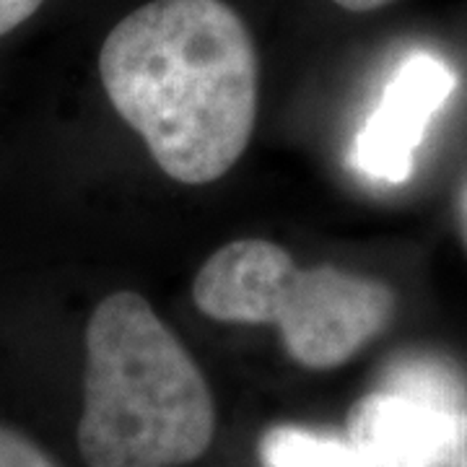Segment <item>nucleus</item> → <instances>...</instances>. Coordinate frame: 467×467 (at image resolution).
<instances>
[{"instance_id": "obj_1", "label": "nucleus", "mask_w": 467, "mask_h": 467, "mask_svg": "<svg viewBox=\"0 0 467 467\" xmlns=\"http://www.w3.org/2000/svg\"><path fill=\"white\" fill-rule=\"evenodd\" d=\"M104 91L171 180L208 184L242 159L257 117V52L223 0H150L107 34Z\"/></svg>"}, {"instance_id": "obj_2", "label": "nucleus", "mask_w": 467, "mask_h": 467, "mask_svg": "<svg viewBox=\"0 0 467 467\" xmlns=\"http://www.w3.org/2000/svg\"><path fill=\"white\" fill-rule=\"evenodd\" d=\"M213 434V395L182 340L140 294H109L86 327V465L184 467L201 460Z\"/></svg>"}, {"instance_id": "obj_3", "label": "nucleus", "mask_w": 467, "mask_h": 467, "mask_svg": "<svg viewBox=\"0 0 467 467\" xmlns=\"http://www.w3.org/2000/svg\"><path fill=\"white\" fill-rule=\"evenodd\" d=\"M192 296L218 322L273 325L304 368L343 367L389 325V285L330 265L299 267L267 239H236L198 270Z\"/></svg>"}, {"instance_id": "obj_4", "label": "nucleus", "mask_w": 467, "mask_h": 467, "mask_svg": "<svg viewBox=\"0 0 467 467\" xmlns=\"http://www.w3.org/2000/svg\"><path fill=\"white\" fill-rule=\"evenodd\" d=\"M454 88L457 76L447 60L426 50L405 55L353 140L350 164L356 171L371 182H405L413 174L426 128Z\"/></svg>"}, {"instance_id": "obj_5", "label": "nucleus", "mask_w": 467, "mask_h": 467, "mask_svg": "<svg viewBox=\"0 0 467 467\" xmlns=\"http://www.w3.org/2000/svg\"><path fill=\"white\" fill-rule=\"evenodd\" d=\"M346 434L374 467H467V408L377 389L350 408Z\"/></svg>"}, {"instance_id": "obj_6", "label": "nucleus", "mask_w": 467, "mask_h": 467, "mask_svg": "<svg viewBox=\"0 0 467 467\" xmlns=\"http://www.w3.org/2000/svg\"><path fill=\"white\" fill-rule=\"evenodd\" d=\"M263 467H374L348 436L319 434L304 426H273L260 439Z\"/></svg>"}, {"instance_id": "obj_7", "label": "nucleus", "mask_w": 467, "mask_h": 467, "mask_svg": "<svg viewBox=\"0 0 467 467\" xmlns=\"http://www.w3.org/2000/svg\"><path fill=\"white\" fill-rule=\"evenodd\" d=\"M379 389L444 408H467L465 382L447 364L426 356H405L395 361L384 371Z\"/></svg>"}, {"instance_id": "obj_8", "label": "nucleus", "mask_w": 467, "mask_h": 467, "mask_svg": "<svg viewBox=\"0 0 467 467\" xmlns=\"http://www.w3.org/2000/svg\"><path fill=\"white\" fill-rule=\"evenodd\" d=\"M0 467H57L32 439L0 426Z\"/></svg>"}, {"instance_id": "obj_9", "label": "nucleus", "mask_w": 467, "mask_h": 467, "mask_svg": "<svg viewBox=\"0 0 467 467\" xmlns=\"http://www.w3.org/2000/svg\"><path fill=\"white\" fill-rule=\"evenodd\" d=\"M42 0H0V34L16 29L21 21L32 16Z\"/></svg>"}, {"instance_id": "obj_10", "label": "nucleus", "mask_w": 467, "mask_h": 467, "mask_svg": "<svg viewBox=\"0 0 467 467\" xmlns=\"http://www.w3.org/2000/svg\"><path fill=\"white\" fill-rule=\"evenodd\" d=\"M340 8L353 11V14H367V11H377L382 5H389L392 0H335Z\"/></svg>"}, {"instance_id": "obj_11", "label": "nucleus", "mask_w": 467, "mask_h": 467, "mask_svg": "<svg viewBox=\"0 0 467 467\" xmlns=\"http://www.w3.org/2000/svg\"><path fill=\"white\" fill-rule=\"evenodd\" d=\"M460 211H462V223H465V234H467V184L462 190V201H460Z\"/></svg>"}]
</instances>
